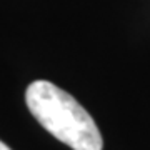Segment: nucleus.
<instances>
[{
	"label": "nucleus",
	"instance_id": "1",
	"mask_svg": "<svg viewBox=\"0 0 150 150\" xmlns=\"http://www.w3.org/2000/svg\"><path fill=\"white\" fill-rule=\"evenodd\" d=\"M25 102L48 134L74 150H102V134L90 113L74 97L47 80L27 87Z\"/></svg>",
	"mask_w": 150,
	"mask_h": 150
},
{
	"label": "nucleus",
	"instance_id": "2",
	"mask_svg": "<svg viewBox=\"0 0 150 150\" xmlns=\"http://www.w3.org/2000/svg\"><path fill=\"white\" fill-rule=\"evenodd\" d=\"M0 150H10V149H8V147H7V145L4 144L2 140H0Z\"/></svg>",
	"mask_w": 150,
	"mask_h": 150
}]
</instances>
